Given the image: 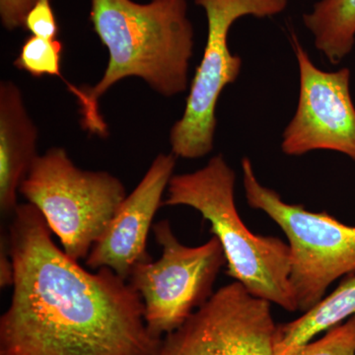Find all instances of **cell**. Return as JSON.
Instances as JSON below:
<instances>
[{"label":"cell","instance_id":"e0dca14e","mask_svg":"<svg viewBox=\"0 0 355 355\" xmlns=\"http://www.w3.org/2000/svg\"><path fill=\"white\" fill-rule=\"evenodd\" d=\"M36 0H0V18L8 31L24 28L27 14Z\"/></svg>","mask_w":355,"mask_h":355},{"label":"cell","instance_id":"7a4b0ae2","mask_svg":"<svg viewBox=\"0 0 355 355\" xmlns=\"http://www.w3.org/2000/svg\"><path fill=\"white\" fill-rule=\"evenodd\" d=\"M90 2V21L108 51L109 62L95 85L80 86L81 125L92 135L106 137L108 125L100 113L99 101L114 84L137 77L164 97L186 92L195 31L188 0Z\"/></svg>","mask_w":355,"mask_h":355},{"label":"cell","instance_id":"4fadbf2b","mask_svg":"<svg viewBox=\"0 0 355 355\" xmlns=\"http://www.w3.org/2000/svg\"><path fill=\"white\" fill-rule=\"evenodd\" d=\"M303 23L331 64H340L354 50L355 0H319L303 15Z\"/></svg>","mask_w":355,"mask_h":355},{"label":"cell","instance_id":"ba28073f","mask_svg":"<svg viewBox=\"0 0 355 355\" xmlns=\"http://www.w3.org/2000/svg\"><path fill=\"white\" fill-rule=\"evenodd\" d=\"M270 304L240 282L221 287L162 338L158 355H275Z\"/></svg>","mask_w":355,"mask_h":355},{"label":"cell","instance_id":"52a82bcc","mask_svg":"<svg viewBox=\"0 0 355 355\" xmlns=\"http://www.w3.org/2000/svg\"><path fill=\"white\" fill-rule=\"evenodd\" d=\"M153 231L162 254L157 261L137 263L128 282L142 299L149 331L162 338L211 297L217 275L227 261L216 236L200 246L188 247L168 220L154 224Z\"/></svg>","mask_w":355,"mask_h":355},{"label":"cell","instance_id":"ac0fdd59","mask_svg":"<svg viewBox=\"0 0 355 355\" xmlns=\"http://www.w3.org/2000/svg\"><path fill=\"white\" fill-rule=\"evenodd\" d=\"M13 263L9 254L8 240L1 242V252H0V286H12L13 284Z\"/></svg>","mask_w":355,"mask_h":355},{"label":"cell","instance_id":"8fae6325","mask_svg":"<svg viewBox=\"0 0 355 355\" xmlns=\"http://www.w3.org/2000/svg\"><path fill=\"white\" fill-rule=\"evenodd\" d=\"M39 130L26 109L22 91L13 81L0 83V210L13 214L18 193L38 157Z\"/></svg>","mask_w":355,"mask_h":355},{"label":"cell","instance_id":"2e32d148","mask_svg":"<svg viewBox=\"0 0 355 355\" xmlns=\"http://www.w3.org/2000/svg\"><path fill=\"white\" fill-rule=\"evenodd\" d=\"M24 28L33 36L57 39L60 29L51 6V0H36L34 6L26 16Z\"/></svg>","mask_w":355,"mask_h":355},{"label":"cell","instance_id":"7c38bea8","mask_svg":"<svg viewBox=\"0 0 355 355\" xmlns=\"http://www.w3.org/2000/svg\"><path fill=\"white\" fill-rule=\"evenodd\" d=\"M355 315V275H349L328 297L306 311L302 317L279 324L275 355H286Z\"/></svg>","mask_w":355,"mask_h":355},{"label":"cell","instance_id":"5bb4252c","mask_svg":"<svg viewBox=\"0 0 355 355\" xmlns=\"http://www.w3.org/2000/svg\"><path fill=\"white\" fill-rule=\"evenodd\" d=\"M64 46L57 39H44L30 36L21 46L19 55L14 60L16 69L27 72L30 76L41 78L43 76L60 77L74 97L79 94L78 86L69 83L62 74V53Z\"/></svg>","mask_w":355,"mask_h":355},{"label":"cell","instance_id":"9a60e30c","mask_svg":"<svg viewBox=\"0 0 355 355\" xmlns=\"http://www.w3.org/2000/svg\"><path fill=\"white\" fill-rule=\"evenodd\" d=\"M286 355H355V315L327 331L320 340L305 343Z\"/></svg>","mask_w":355,"mask_h":355},{"label":"cell","instance_id":"30bf717a","mask_svg":"<svg viewBox=\"0 0 355 355\" xmlns=\"http://www.w3.org/2000/svg\"><path fill=\"white\" fill-rule=\"evenodd\" d=\"M176 159L172 153L156 156L91 249L86 258L89 268H111L121 279L128 280L137 263L150 260L146 249L149 229L163 205V195L174 176Z\"/></svg>","mask_w":355,"mask_h":355},{"label":"cell","instance_id":"6da1fadb","mask_svg":"<svg viewBox=\"0 0 355 355\" xmlns=\"http://www.w3.org/2000/svg\"><path fill=\"white\" fill-rule=\"evenodd\" d=\"M7 240L14 275L0 355L159 354L139 292L111 268L93 273L69 258L36 207L18 205Z\"/></svg>","mask_w":355,"mask_h":355},{"label":"cell","instance_id":"5b68a950","mask_svg":"<svg viewBox=\"0 0 355 355\" xmlns=\"http://www.w3.org/2000/svg\"><path fill=\"white\" fill-rule=\"evenodd\" d=\"M242 171L248 205L265 212L286 235L289 280L298 311L306 312L324 298L334 282L355 272V227L327 212L284 202L259 182L249 158H243Z\"/></svg>","mask_w":355,"mask_h":355},{"label":"cell","instance_id":"8992f818","mask_svg":"<svg viewBox=\"0 0 355 355\" xmlns=\"http://www.w3.org/2000/svg\"><path fill=\"white\" fill-rule=\"evenodd\" d=\"M205 10L207 37L200 65L190 85L183 116L170 130L177 158L198 159L211 153L217 125L216 107L222 91L240 76L242 58L231 53L228 35L245 16L272 17L284 12L288 0H195Z\"/></svg>","mask_w":355,"mask_h":355},{"label":"cell","instance_id":"277c9868","mask_svg":"<svg viewBox=\"0 0 355 355\" xmlns=\"http://www.w3.org/2000/svg\"><path fill=\"white\" fill-rule=\"evenodd\" d=\"M19 193L40 210L64 253L76 261L87 258L128 197L118 177L80 169L62 147L36 158Z\"/></svg>","mask_w":355,"mask_h":355},{"label":"cell","instance_id":"3957f363","mask_svg":"<svg viewBox=\"0 0 355 355\" xmlns=\"http://www.w3.org/2000/svg\"><path fill=\"white\" fill-rule=\"evenodd\" d=\"M235 184V172L218 154L198 171L174 175L163 205L198 210L221 243L229 277L252 295L295 312L288 244L273 236L254 234L245 225L236 207Z\"/></svg>","mask_w":355,"mask_h":355},{"label":"cell","instance_id":"9c48e42d","mask_svg":"<svg viewBox=\"0 0 355 355\" xmlns=\"http://www.w3.org/2000/svg\"><path fill=\"white\" fill-rule=\"evenodd\" d=\"M299 69L297 108L282 133V150L288 156L311 151L345 154L355 162V106L350 70L324 71L311 60L295 34L291 36Z\"/></svg>","mask_w":355,"mask_h":355}]
</instances>
